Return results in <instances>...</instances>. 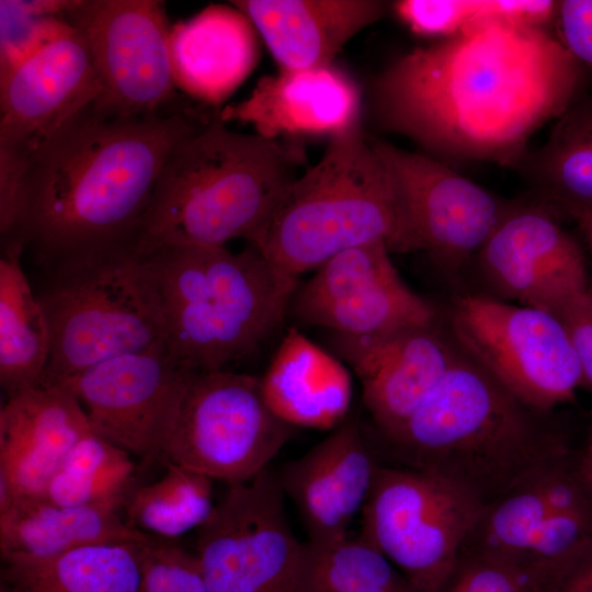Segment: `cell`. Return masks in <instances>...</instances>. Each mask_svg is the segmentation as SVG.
<instances>
[{
  "label": "cell",
  "instance_id": "37",
  "mask_svg": "<svg viewBox=\"0 0 592 592\" xmlns=\"http://www.w3.org/2000/svg\"><path fill=\"white\" fill-rule=\"evenodd\" d=\"M555 35L583 66L592 68V0H560Z\"/></svg>",
  "mask_w": 592,
  "mask_h": 592
},
{
  "label": "cell",
  "instance_id": "36",
  "mask_svg": "<svg viewBox=\"0 0 592 592\" xmlns=\"http://www.w3.org/2000/svg\"><path fill=\"white\" fill-rule=\"evenodd\" d=\"M549 312L563 326L581 367L583 387L592 391V292L569 295Z\"/></svg>",
  "mask_w": 592,
  "mask_h": 592
},
{
  "label": "cell",
  "instance_id": "30",
  "mask_svg": "<svg viewBox=\"0 0 592 592\" xmlns=\"http://www.w3.org/2000/svg\"><path fill=\"white\" fill-rule=\"evenodd\" d=\"M135 474L133 456L92 431L66 455L44 498L65 506L118 504L123 508L136 486Z\"/></svg>",
  "mask_w": 592,
  "mask_h": 592
},
{
  "label": "cell",
  "instance_id": "7",
  "mask_svg": "<svg viewBox=\"0 0 592 592\" xmlns=\"http://www.w3.org/2000/svg\"><path fill=\"white\" fill-rule=\"evenodd\" d=\"M34 288L50 334L43 386L166 339L157 284L135 242L45 264Z\"/></svg>",
  "mask_w": 592,
  "mask_h": 592
},
{
  "label": "cell",
  "instance_id": "42",
  "mask_svg": "<svg viewBox=\"0 0 592 592\" xmlns=\"http://www.w3.org/2000/svg\"><path fill=\"white\" fill-rule=\"evenodd\" d=\"M0 592H21L14 587L1 580Z\"/></svg>",
  "mask_w": 592,
  "mask_h": 592
},
{
  "label": "cell",
  "instance_id": "29",
  "mask_svg": "<svg viewBox=\"0 0 592 592\" xmlns=\"http://www.w3.org/2000/svg\"><path fill=\"white\" fill-rule=\"evenodd\" d=\"M158 480L135 486L123 511L134 528L162 538H175L200 528L209 517L214 479L186 467L167 463Z\"/></svg>",
  "mask_w": 592,
  "mask_h": 592
},
{
  "label": "cell",
  "instance_id": "25",
  "mask_svg": "<svg viewBox=\"0 0 592 592\" xmlns=\"http://www.w3.org/2000/svg\"><path fill=\"white\" fill-rule=\"evenodd\" d=\"M118 504L65 506L44 497L18 498L0 513V554L49 557L98 544H146L155 537L132 527Z\"/></svg>",
  "mask_w": 592,
  "mask_h": 592
},
{
  "label": "cell",
  "instance_id": "9",
  "mask_svg": "<svg viewBox=\"0 0 592 592\" xmlns=\"http://www.w3.org/2000/svg\"><path fill=\"white\" fill-rule=\"evenodd\" d=\"M483 508L429 471L380 465L361 513V535L414 592H441Z\"/></svg>",
  "mask_w": 592,
  "mask_h": 592
},
{
  "label": "cell",
  "instance_id": "15",
  "mask_svg": "<svg viewBox=\"0 0 592 592\" xmlns=\"http://www.w3.org/2000/svg\"><path fill=\"white\" fill-rule=\"evenodd\" d=\"M102 94L87 42L75 27L0 82V197L26 159Z\"/></svg>",
  "mask_w": 592,
  "mask_h": 592
},
{
  "label": "cell",
  "instance_id": "20",
  "mask_svg": "<svg viewBox=\"0 0 592 592\" xmlns=\"http://www.w3.org/2000/svg\"><path fill=\"white\" fill-rule=\"evenodd\" d=\"M361 92L354 80L333 65L280 70L261 78L251 94L219 111L223 122H240L269 139L330 138L360 122Z\"/></svg>",
  "mask_w": 592,
  "mask_h": 592
},
{
  "label": "cell",
  "instance_id": "8",
  "mask_svg": "<svg viewBox=\"0 0 592 592\" xmlns=\"http://www.w3.org/2000/svg\"><path fill=\"white\" fill-rule=\"evenodd\" d=\"M292 429L267 407L260 377L185 371L159 460L227 483L246 481L269 468Z\"/></svg>",
  "mask_w": 592,
  "mask_h": 592
},
{
  "label": "cell",
  "instance_id": "26",
  "mask_svg": "<svg viewBox=\"0 0 592 592\" xmlns=\"http://www.w3.org/2000/svg\"><path fill=\"white\" fill-rule=\"evenodd\" d=\"M516 171L534 196L559 214L592 209V94L581 95L555 122L542 146Z\"/></svg>",
  "mask_w": 592,
  "mask_h": 592
},
{
  "label": "cell",
  "instance_id": "16",
  "mask_svg": "<svg viewBox=\"0 0 592 592\" xmlns=\"http://www.w3.org/2000/svg\"><path fill=\"white\" fill-rule=\"evenodd\" d=\"M185 371L163 340L89 367L60 386L78 398L95 434L150 464L159 460Z\"/></svg>",
  "mask_w": 592,
  "mask_h": 592
},
{
  "label": "cell",
  "instance_id": "23",
  "mask_svg": "<svg viewBox=\"0 0 592 592\" xmlns=\"http://www.w3.org/2000/svg\"><path fill=\"white\" fill-rule=\"evenodd\" d=\"M253 23L280 70L332 65L344 45L380 20L379 0H235Z\"/></svg>",
  "mask_w": 592,
  "mask_h": 592
},
{
  "label": "cell",
  "instance_id": "28",
  "mask_svg": "<svg viewBox=\"0 0 592 592\" xmlns=\"http://www.w3.org/2000/svg\"><path fill=\"white\" fill-rule=\"evenodd\" d=\"M23 248L2 244L0 259V384L7 397L41 385L50 334L22 265Z\"/></svg>",
  "mask_w": 592,
  "mask_h": 592
},
{
  "label": "cell",
  "instance_id": "14",
  "mask_svg": "<svg viewBox=\"0 0 592 592\" xmlns=\"http://www.w3.org/2000/svg\"><path fill=\"white\" fill-rule=\"evenodd\" d=\"M298 284L288 312L297 322L345 337H375L437 321L435 308L400 277L385 244L344 250Z\"/></svg>",
  "mask_w": 592,
  "mask_h": 592
},
{
  "label": "cell",
  "instance_id": "38",
  "mask_svg": "<svg viewBox=\"0 0 592 592\" xmlns=\"http://www.w3.org/2000/svg\"><path fill=\"white\" fill-rule=\"evenodd\" d=\"M533 574L538 592H592V540Z\"/></svg>",
  "mask_w": 592,
  "mask_h": 592
},
{
  "label": "cell",
  "instance_id": "21",
  "mask_svg": "<svg viewBox=\"0 0 592 592\" xmlns=\"http://www.w3.org/2000/svg\"><path fill=\"white\" fill-rule=\"evenodd\" d=\"M92 432L78 398L65 386L38 385L0 410V478L15 498L44 497L72 446Z\"/></svg>",
  "mask_w": 592,
  "mask_h": 592
},
{
  "label": "cell",
  "instance_id": "24",
  "mask_svg": "<svg viewBox=\"0 0 592 592\" xmlns=\"http://www.w3.org/2000/svg\"><path fill=\"white\" fill-rule=\"evenodd\" d=\"M260 383L267 407L292 428L332 431L349 417L352 379L346 366L295 327Z\"/></svg>",
  "mask_w": 592,
  "mask_h": 592
},
{
  "label": "cell",
  "instance_id": "22",
  "mask_svg": "<svg viewBox=\"0 0 592 592\" xmlns=\"http://www.w3.org/2000/svg\"><path fill=\"white\" fill-rule=\"evenodd\" d=\"M259 33L234 4H210L170 27L169 49L177 89L216 110L255 68Z\"/></svg>",
  "mask_w": 592,
  "mask_h": 592
},
{
  "label": "cell",
  "instance_id": "11",
  "mask_svg": "<svg viewBox=\"0 0 592 592\" xmlns=\"http://www.w3.org/2000/svg\"><path fill=\"white\" fill-rule=\"evenodd\" d=\"M277 474L266 468L228 483L197 528L206 592H303L307 543L288 522Z\"/></svg>",
  "mask_w": 592,
  "mask_h": 592
},
{
  "label": "cell",
  "instance_id": "34",
  "mask_svg": "<svg viewBox=\"0 0 592 592\" xmlns=\"http://www.w3.org/2000/svg\"><path fill=\"white\" fill-rule=\"evenodd\" d=\"M139 592H206L196 554L153 538L140 549Z\"/></svg>",
  "mask_w": 592,
  "mask_h": 592
},
{
  "label": "cell",
  "instance_id": "40",
  "mask_svg": "<svg viewBox=\"0 0 592 592\" xmlns=\"http://www.w3.org/2000/svg\"><path fill=\"white\" fill-rule=\"evenodd\" d=\"M560 215L569 216L577 223L592 252V209L570 208Z\"/></svg>",
  "mask_w": 592,
  "mask_h": 592
},
{
  "label": "cell",
  "instance_id": "33",
  "mask_svg": "<svg viewBox=\"0 0 592 592\" xmlns=\"http://www.w3.org/2000/svg\"><path fill=\"white\" fill-rule=\"evenodd\" d=\"M441 592H538L533 572L501 556L463 550Z\"/></svg>",
  "mask_w": 592,
  "mask_h": 592
},
{
  "label": "cell",
  "instance_id": "32",
  "mask_svg": "<svg viewBox=\"0 0 592 592\" xmlns=\"http://www.w3.org/2000/svg\"><path fill=\"white\" fill-rule=\"evenodd\" d=\"M72 30L62 15H35L22 9L18 0H0V82Z\"/></svg>",
  "mask_w": 592,
  "mask_h": 592
},
{
  "label": "cell",
  "instance_id": "18",
  "mask_svg": "<svg viewBox=\"0 0 592 592\" xmlns=\"http://www.w3.org/2000/svg\"><path fill=\"white\" fill-rule=\"evenodd\" d=\"M332 341L360 379L363 402L385 437L424 402L458 353L437 321L375 337L333 334Z\"/></svg>",
  "mask_w": 592,
  "mask_h": 592
},
{
  "label": "cell",
  "instance_id": "19",
  "mask_svg": "<svg viewBox=\"0 0 592 592\" xmlns=\"http://www.w3.org/2000/svg\"><path fill=\"white\" fill-rule=\"evenodd\" d=\"M379 466L357 419L348 417L276 473L285 497L300 514L308 542L326 543L349 534L369 498Z\"/></svg>",
  "mask_w": 592,
  "mask_h": 592
},
{
  "label": "cell",
  "instance_id": "3",
  "mask_svg": "<svg viewBox=\"0 0 592 592\" xmlns=\"http://www.w3.org/2000/svg\"><path fill=\"white\" fill-rule=\"evenodd\" d=\"M544 415L458 346L441 383L386 440L403 466L436 475L486 506L571 449Z\"/></svg>",
  "mask_w": 592,
  "mask_h": 592
},
{
  "label": "cell",
  "instance_id": "27",
  "mask_svg": "<svg viewBox=\"0 0 592 592\" xmlns=\"http://www.w3.org/2000/svg\"><path fill=\"white\" fill-rule=\"evenodd\" d=\"M143 545L98 544L49 557L1 558V580L21 592H139Z\"/></svg>",
  "mask_w": 592,
  "mask_h": 592
},
{
  "label": "cell",
  "instance_id": "35",
  "mask_svg": "<svg viewBox=\"0 0 592 592\" xmlns=\"http://www.w3.org/2000/svg\"><path fill=\"white\" fill-rule=\"evenodd\" d=\"M483 0H398L392 12L418 36L445 39L481 20Z\"/></svg>",
  "mask_w": 592,
  "mask_h": 592
},
{
  "label": "cell",
  "instance_id": "5",
  "mask_svg": "<svg viewBox=\"0 0 592 592\" xmlns=\"http://www.w3.org/2000/svg\"><path fill=\"white\" fill-rule=\"evenodd\" d=\"M166 345L183 369L213 372L255 352L284 322L298 277L253 246H164L145 252Z\"/></svg>",
  "mask_w": 592,
  "mask_h": 592
},
{
  "label": "cell",
  "instance_id": "31",
  "mask_svg": "<svg viewBox=\"0 0 592 592\" xmlns=\"http://www.w3.org/2000/svg\"><path fill=\"white\" fill-rule=\"evenodd\" d=\"M303 592H414L401 572L361 534L307 542Z\"/></svg>",
  "mask_w": 592,
  "mask_h": 592
},
{
  "label": "cell",
  "instance_id": "1",
  "mask_svg": "<svg viewBox=\"0 0 592 592\" xmlns=\"http://www.w3.org/2000/svg\"><path fill=\"white\" fill-rule=\"evenodd\" d=\"M583 82V65L551 31L481 20L396 59L373 83V110L385 130L451 167L516 170Z\"/></svg>",
  "mask_w": 592,
  "mask_h": 592
},
{
  "label": "cell",
  "instance_id": "4",
  "mask_svg": "<svg viewBox=\"0 0 592 592\" xmlns=\"http://www.w3.org/2000/svg\"><path fill=\"white\" fill-rule=\"evenodd\" d=\"M304 162L297 143L232 132L216 111L167 159L137 235L138 250L252 242Z\"/></svg>",
  "mask_w": 592,
  "mask_h": 592
},
{
  "label": "cell",
  "instance_id": "41",
  "mask_svg": "<svg viewBox=\"0 0 592 592\" xmlns=\"http://www.w3.org/2000/svg\"><path fill=\"white\" fill-rule=\"evenodd\" d=\"M578 466L583 478L592 485V425L585 446L577 453Z\"/></svg>",
  "mask_w": 592,
  "mask_h": 592
},
{
  "label": "cell",
  "instance_id": "10",
  "mask_svg": "<svg viewBox=\"0 0 592 592\" xmlns=\"http://www.w3.org/2000/svg\"><path fill=\"white\" fill-rule=\"evenodd\" d=\"M448 320L459 349L536 412L572 401L583 387L571 341L549 311L466 294L453 300Z\"/></svg>",
  "mask_w": 592,
  "mask_h": 592
},
{
  "label": "cell",
  "instance_id": "2",
  "mask_svg": "<svg viewBox=\"0 0 592 592\" xmlns=\"http://www.w3.org/2000/svg\"><path fill=\"white\" fill-rule=\"evenodd\" d=\"M213 114L173 106L121 115L95 102L23 163L0 200L2 244L42 266L135 242L162 168Z\"/></svg>",
  "mask_w": 592,
  "mask_h": 592
},
{
  "label": "cell",
  "instance_id": "17",
  "mask_svg": "<svg viewBox=\"0 0 592 592\" xmlns=\"http://www.w3.org/2000/svg\"><path fill=\"white\" fill-rule=\"evenodd\" d=\"M560 216L535 196L513 200L476 255L498 296L550 311L569 295L588 289L582 248Z\"/></svg>",
  "mask_w": 592,
  "mask_h": 592
},
{
  "label": "cell",
  "instance_id": "6",
  "mask_svg": "<svg viewBox=\"0 0 592 592\" xmlns=\"http://www.w3.org/2000/svg\"><path fill=\"white\" fill-rule=\"evenodd\" d=\"M382 243L417 251L403 200L361 124L332 137L288 186L251 246L299 277L333 255Z\"/></svg>",
  "mask_w": 592,
  "mask_h": 592
},
{
  "label": "cell",
  "instance_id": "39",
  "mask_svg": "<svg viewBox=\"0 0 592 592\" xmlns=\"http://www.w3.org/2000/svg\"><path fill=\"white\" fill-rule=\"evenodd\" d=\"M558 1L555 0H483L481 20H501L550 30L555 25Z\"/></svg>",
  "mask_w": 592,
  "mask_h": 592
},
{
  "label": "cell",
  "instance_id": "12",
  "mask_svg": "<svg viewBox=\"0 0 592 592\" xmlns=\"http://www.w3.org/2000/svg\"><path fill=\"white\" fill-rule=\"evenodd\" d=\"M62 16L87 42L103 89L99 106L121 115L175 106L163 2L78 0Z\"/></svg>",
  "mask_w": 592,
  "mask_h": 592
},
{
  "label": "cell",
  "instance_id": "13",
  "mask_svg": "<svg viewBox=\"0 0 592 592\" xmlns=\"http://www.w3.org/2000/svg\"><path fill=\"white\" fill-rule=\"evenodd\" d=\"M369 140L403 200L417 251L456 275L476 258L513 201L423 152Z\"/></svg>",
  "mask_w": 592,
  "mask_h": 592
}]
</instances>
